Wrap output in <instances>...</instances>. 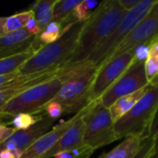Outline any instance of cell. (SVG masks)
Segmentation results:
<instances>
[{
    "label": "cell",
    "instance_id": "33",
    "mask_svg": "<svg viewBox=\"0 0 158 158\" xmlns=\"http://www.w3.org/2000/svg\"><path fill=\"white\" fill-rule=\"evenodd\" d=\"M13 118V117L9 116V115H6V114H4L2 112H0V121H6V123H8L11 119Z\"/></svg>",
    "mask_w": 158,
    "mask_h": 158
},
{
    "label": "cell",
    "instance_id": "28",
    "mask_svg": "<svg viewBox=\"0 0 158 158\" xmlns=\"http://www.w3.org/2000/svg\"><path fill=\"white\" fill-rule=\"evenodd\" d=\"M16 131V130L12 127H8L6 124L0 127V144L3 143L5 141H6L10 136L13 135V133Z\"/></svg>",
    "mask_w": 158,
    "mask_h": 158
},
{
    "label": "cell",
    "instance_id": "4",
    "mask_svg": "<svg viewBox=\"0 0 158 158\" xmlns=\"http://www.w3.org/2000/svg\"><path fill=\"white\" fill-rule=\"evenodd\" d=\"M157 113L158 76L149 82L144 94L132 109L115 122L118 139L132 135L149 137Z\"/></svg>",
    "mask_w": 158,
    "mask_h": 158
},
{
    "label": "cell",
    "instance_id": "31",
    "mask_svg": "<svg viewBox=\"0 0 158 158\" xmlns=\"http://www.w3.org/2000/svg\"><path fill=\"white\" fill-rule=\"evenodd\" d=\"M0 158H15L12 152L9 151V150H1L0 151Z\"/></svg>",
    "mask_w": 158,
    "mask_h": 158
},
{
    "label": "cell",
    "instance_id": "15",
    "mask_svg": "<svg viewBox=\"0 0 158 158\" xmlns=\"http://www.w3.org/2000/svg\"><path fill=\"white\" fill-rule=\"evenodd\" d=\"M36 35L26 29L5 33L0 36V59L9 57L31 49Z\"/></svg>",
    "mask_w": 158,
    "mask_h": 158
},
{
    "label": "cell",
    "instance_id": "26",
    "mask_svg": "<svg viewBox=\"0 0 158 158\" xmlns=\"http://www.w3.org/2000/svg\"><path fill=\"white\" fill-rule=\"evenodd\" d=\"M154 150H155V142L150 135L143 141L141 148L132 158H153Z\"/></svg>",
    "mask_w": 158,
    "mask_h": 158
},
{
    "label": "cell",
    "instance_id": "8",
    "mask_svg": "<svg viewBox=\"0 0 158 158\" xmlns=\"http://www.w3.org/2000/svg\"><path fill=\"white\" fill-rule=\"evenodd\" d=\"M149 84L145 73V60H134L127 71L100 97L102 105L110 107L118 99L136 93Z\"/></svg>",
    "mask_w": 158,
    "mask_h": 158
},
{
    "label": "cell",
    "instance_id": "1",
    "mask_svg": "<svg viewBox=\"0 0 158 158\" xmlns=\"http://www.w3.org/2000/svg\"><path fill=\"white\" fill-rule=\"evenodd\" d=\"M127 12L120 6L118 0L101 2L96 12L85 21L80 34L77 48L64 67L87 62L89 57L112 33Z\"/></svg>",
    "mask_w": 158,
    "mask_h": 158
},
{
    "label": "cell",
    "instance_id": "2",
    "mask_svg": "<svg viewBox=\"0 0 158 158\" xmlns=\"http://www.w3.org/2000/svg\"><path fill=\"white\" fill-rule=\"evenodd\" d=\"M97 69L90 62L59 69L62 85L52 101L62 106L64 115H76L92 103V87Z\"/></svg>",
    "mask_w": 158,
    "mask_h": 158
},
{
    "label": "cell",
    "instance_id": "32",
    "mask_svg": "<svg viewBox=\"0 0 158 158\" xmlns=\"http://www.w3.org/2000/svg\"><path fill=\"white\" fill-rule=\"evenodd\" d=\"M6 18L7 17H0V36H2V35L5 34L4 27H5V23H6Z\"/></svg>",
    "mask_w": 158,
    "mask_h": 158
},
{
    "label": "cell",
    "instance_id": "18",
    "mask_svg": "<svg viewBox=\"0 0 158 158\" xmlns=\"http://www.w3.org/2000/svg\"><path fill=\"white\" fill-rule=\"evenodd\" d=\"M56 1L57 0H38L31 7L41 31L54 20V7Z\"/></svg>",
    "mask_w": 158,
    "mask_h": 158
},
{
    "label": "cell",
    "instance_id": "20",
    "mask_svg": "<svg viewBox=\"0 0 158 158\" xmlns=\"http://www.w3.org/2000/svg\"><path fill=\"white\" fill-rule=\"evenodd\" d=\"M32 18H34V12L31 8L7 17L4 27L5 33L25 29L27 22Z\"/></svg>",
    "mask_w": 158,
    "mask_h": 158
},
{
    "label": "cell",
    "instance_id": "24",
    "mask_svg": "<svg viewBox=\"0 0 158 158\" xmlns=\"http://www.w3.org/2000/svg\"><path fill=\"white\" fill-rule=\"evenodd\" d=\"M44 115V114H43ZM43 115H31V114H18L7 123L16 131H25L33 126L43 117Z\"/></svg>",
    "mask_w": 158,
    "mask_h": 158
},
{
    "label": "cell",
    "instance_id": "34",
    "mask_svg": "<svg viewBox=\"0 0 158 158\" xmlns=\"http://www.w3.org/2000/svg\"><path fill=\"white\" fill-rule=\"evenodd\" d=\"M5 124H6V123H4L3 121H0V127L3 126V125H5ZM6 125H7V124H6Z\"/></svg>",
    "mask_w": 158,
    "mask_h": 158
},
{
    "label": "cell",
    "instance_id": "9",
    "mask_svg": "<svg viewBox=\"0 0 158 158\" xmlns=\"http://www.w3.org/2000/svg\"><path fill=\"white\" fill-rule=\"evenodd\" d=\"M135 60V50L112 56L96 72L92 87V102L100 97L127 71Z\"/></svg>",
    "mask_w": 158,
    "mask_h": 158
},
{
    "label": "cell",
    "instance_id": "22",
    "mask_svg": "<svg viewBox=\"0 0 158 158\" xmlns=\"http://www.w3.org/2000/svg\"><path fill=\"white\" fill-rule=\"evenodd\" d=\"M81 2V0H57L54 7V21L63 23Z\"/></svg>",
    "mask_w": 158,
    "mask_h": 158
},
{
    "label": "cell",
    "instance_id": "23",
    "mask_svg": "<svg viewBox=\"0 0 158 158\" xmlns=\"http://www.w3.org/2000/svg\"><path fill=\"white\" fill-rule=\"evenodd\" d=\"M63 33V28L60 23L52 21L49 23L46 28L42 31L37 36V41L42 44V45H46L50 44L52 43H55L59 39V37Z\"/></svg>",
    "mask_w": 158,
    "mask_h": 158
},
{
    "label": "cell",
    "instance_id": "27",
    "mask_svg": "<svg viewBox=\"0 0 158 158\" xmlns=\"http://www.w3.org/2000/svg\"><path fill=\"white\" fill-rule=\"evenodd\" d=\"M151 137L155 142V150H154V156L153 158H158V113L154 121L151 130Z\"/></svg>",
    "mask_w": 158,
    "mask_h": 158
},
{
    "label": "cell",
    "instance_id": "30",
    "mask_svg": "<svg viewBox=\"0 0 158 158\" xmlns=\"http://www.w3.org/2000/svg\"><path fill=\"white\" fill-rule=\"evenodd\" d=\"M140 1L141 0H118V3L126 11H130L133 9L140 3Z\"/></svg>",
    "mask_w": 158,
    "mask_h": 158
},
{
    "label": "cell",
    "instance_id": "14",
    "mask_svg": "<svg viewBox=\"0 0 158 158\" xmlns=\"http://www.w3.org/2000/svg\"><path fill=\"white\" fill-rule=\"evenodd\" d=\"M86 109V108H85ZM82 110L80 117L74 121L71 127L62 135L57 143L47 152L42 158L54 157L56 154L65 151H72L74 149L82 147L84 144V124L82 120V115L85 111Z\"/></svg>",
    "mask_w": 158,
    "mask_h": 158
},
{
    "label": "cell",
    "instance_id": "3",
    "mask_svg": "<svg viewBox=\"0 0 158 158\" xmlns=\"http://www.w3.org/2000/svg\"><path fill=\"white\" fill-rule=\"evenodd\" d=\"M84 23L77 22L65 28L57 41L40 48L20 67L19 73L27 76L44 71L58 70L64 67L77 48Z\"/></svg>",
    "mask_w": 158,
    "mask_h": 158
},
{
    "label": "cell",
    "instance_id": "5",
    "mask_svg": "<svg viewBox=\"0 0 158 158\" xmlns=\"http://www.w3.org/2000/svg\"><path fill=\"white\" fill-rule=\"evenodd\" d=\"M84 124V144L96 150L118 140L115 131V121L110 109L98 100L92 102L82 115Z\"/></svg>",
    "mask_w": 158,
    "mask_h": 158
},
{
    "label": "cell",
    "instance_id": "29",
    "mask_svg": "<svg viewBox=\"0 0 158 158\" xmlns=\"http://www.w3.org/2000/svg\"><path fill=\"white\" fill-rule=\"evenodd\" d=\"M25 29H26L30 33H31L32 35H38V34L41 32V29H40V27H39V25H38L36 19H35V18L31 19L27 22Z\"/></svg>",
    "mask_w": 158,
    "mask_h": 158
},
{
    "label": "cell",
    "instance_id": "16",
    "mask_svg": "<svg viewBox=\"0 0 158 158\" xmlns=\"http://www.w3.org/2000/svg\"><path fill=\"white\" fill-rule=\"evenodd\" d=\"M145 139L140 135L128 136L114 149L103 154L98 158H132L139 151Z\"/></svg>",
    "mask_w": 158,
    "mask_h": 158
},
{
    "label": "cell",
    "instance_id": "7",
    "mask_svg": "<svg viewBox=\"0 0 158 158\" xmlns=\"http://www.w3.org/2000/svg\"><path fill=\"white\" fill-rule=\"evenodd\" d=\"M61 85L62 81L57 75L19 94L6 104L0 112L11 117L18 114L39 115L41 110L55 98Z\"/></svg>",
    "mask_w": 158,
    "mask_h": 158
},
{
    "label": "cell",
    "instance_id": "21",
    "mask_svg": "<svg viewBox=\"0 0 158 158\" xmlns=\"http://www.w3.org/2000/svg\"><path fill=\"white\" fill-rule=\"evenodd\" d=\"M145 73L148 82L158 76V37L149 44L148 56L145 60Z\"/></svg>",
    "mask_w": 158,
    "mask_h": 158
},
{
    "label": "cell",
    "instance_id": "25",
    "mask_svg": "<svg viewBox=\"0 0 158 158\" xmlns=\"http://www.w3.org/2000/svg\"><path fill=\"white\" fill-rule=\"evenodd\" d=\"M43 114H44V115L48 116L49 118L56 120L57 118H61L64 115V111H63L62 106L58 103L51 101L39 113V115H43Z\"/></svg>",
    "mask_w": 158,
    "mask_h": 158
},
{
    "label": "cell",
    "instance_id": "6",
    "mask_svg": "<svg viewBox=\"0 0 158 158\" xmlns=\"http://www.w3.org/2000/svg\"><path fill=\"white\" fill-rule=\"evenodd\" d=\"M156 1L157 0H141L133 9L128 11L112 33L89 57L87 62L92 63L97 67V69L106 62L122 42L131 33L140 21L151 10Z\"/></svg>",
    "mask_w": 158,
    "mask_h": 158
},
{
    "label": "cell",
    "instance_id": "10",
    "mask_svg": "<svg viewBox=\"0 0 158 158\" xmlns=\"http://www.w3.org/2000/svg\"><path fill=\"white\" fill-rule=\"evenodd\" d=\"M157 37L158 0L151 8V10L146 14V16L131 31V33L122 42V44L115 51L112 56L135 50L140 46L149 45L150 43Z\"/></svg>",
    "mask_w": 158,
    "mask_h": 158
},
{
    "label": "cell",
    "instance_id": "17",
    "mask_svg": "<svg viewBox=\"0 0 158 158\" xmlns=\"http://www.w3.org/2000/svg\"><path fill=\"white\" fill-rule=\"evenodd\" d=\"M147 86L143 89L137 91L136 93H133L131 94H129V95H126V96H123V97L118 99L109 107L112 118L115 122L118 121L119 118H121L123 116H125L129 111H131L132 109V107L136 105V103L144 94V93L147 89Z\"/></svg>",
    "mask_w": 158,
    "mask_h": 158
},
{
    "label": "cell",
    "instance_id": "19",
    "mask_svg": "<svg viewBox=\"0 0 158 158\" xmlns=\"http://www.w3.org/2000/svg\"><path fill=\"white\" fill-rule=\"evenodd\" d=\"M35 53H36V50L32 44V47L27 50L26 52L0 59V76L11 74V73L19 71L20 67L27 60H29Z\"/></svg>",
    "mask_w": 158,
    "mask_h": 158
},
{
    "label": "cell",
    "instance_id": "11",
    "mask_svg": "<svg viewBox=\"0 0 158 158\" xmlns=\"http://www.w3.org/2000/svg\"><path fill=\"white\" fill-rule=\"evenodd\" d=\"M55 121V119L44 114L38 122L28 130L16 131L12 136L0 144V151L5 149L9 151L20 149L24 152L30 145L47 133L50 129L53 128Z\"/></svg>",
    "mask_w": 158,
    "mask_h": 158
},
{
    "label": "cell",
    "instance_id": "12",
    "mask_svg": "<svg viewBox=\"0 0 158 158\" xmlns=\"http://www.w3.org/2000/svg\"><path fill=\"white\" fill-rule=\"evenodd\" d=\"M58 70L44 71L40 73H34L27 76H19L8 83L0 87V110L7 104L11 99L25 92L26 90L38 85L44 81H46L58 75Z\"/></svg>",
    "mask_w": 158,
    "mask_h": 158
},
{
    "label": "cell",
    "instance_id": "13",
    "mask_svg": "<svg viewBox=\"0 0 158 158\" xmlns=\"http://www.w3.org/2000/svg\"><path fill=\"white\" fill-rule=\"evenodd\" d=\"M82 111L74 115L69 119L59 123L56 126H54L51 131L34 142L30 145L22 154L20 158H42L43 156L47 153L62 137V135L71 127L74 121L80 117Z\"/></svg>",
    "mask_w": 158,
    "mask_h": 158
}]
</instances>
